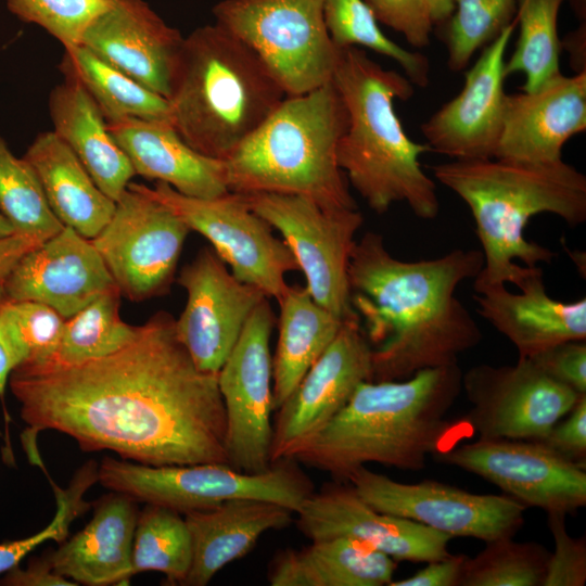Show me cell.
I'll use <instances>...</instances> for the list:
<instances>
[{
	"label": "cell",
	"mask_w": 586,
	"mask_h": 586,
	"mask_svg": "<svg viewBox=\"0 0 586 586\" xmlns=\"http://www.w3.org/2000/svg\"><path fill=\"white\" fill-rule=\"evenodd\" d=\"M9 383L26 447L55 430L85 451L109 449L141 464H228L218 373L195 366L167 311L111 355L65 367L23 362Z\"/></svg>",
	"instance_id": "cell-1"
},
{
	"label": "cell",
	"mask_w": 586,
	"mask_h": 586,
	"mask_svg": "<svg viewBox=\"0 0 586 586\" xmlns=\"http://www.w3.org/2000/svg\"><path fill=\"white\" fill-rule=\"evenodd\" d=\"M484 264L480 250L457 249L432 259L405 262L367 231L353 247L349 298L371 346L372 381L404 380L433 367L458 364L482 332L456 296Z\"/></svg>",
	"instance_id": "cell-2"
},
{
	"label": "cell",
	"mask_w": 586,
	"mask_h": 586,
	"mask_svg": "<svg viewBox=\"0 0 586 586\" xmlns=\"http://www.w3.org/2000/svg\"><path fill=\"white\" fill-rule=\"evenodd\" d=\"M462 390L458 364L422 369L396 381H365L347 404L289 459L335 481L368 463L420 471L443 450L446 416Z\"/></svg>",
	"instance_id": "cell-3"
},
{
	"label": "cell",
	"mask_w": 586,
	"mask_h": 586,
	"mask_svg": "<svg viewBox=\"0 0 586 586\" xmlns=\"http://www.w3.org/2000/svg\"><path fill=\"white\" fill-rule=\"evenodd\" d=\"M432 169L435 179L456 193L473 216L484 258L474 278L475 292L494 284H517L526 266L551 263L552 251L524 237L532 217L550 213L570 227L586 221V176L563 160H454Z\"/></svg>",
	"instance_id": "cell-4"
},
{
	"label": "cell",
	"mask_w": 586,
	"mask_h": 586,
	"mask_svg": "<svg viewBox=\"0 0 586 586\" xmlns=\"http://www.w3.org/2000/svg\"><path fill=\"white\" fill-rule=\"evenodd\" d=\"M332 81L347 112L336 157L348 183L379 215L405 202L417 217L435 218L436 186L420 165L431 150L407 136L394 109L395 99L412 97L411 81L358 47L337 49Z\"/></svg>",
	"instance_id": "cell-5"
},
{
	"label": "cell",
	"mask_w": 586,
	"mask_h": 586,
	"mask_svg": "<svg viewBox=\"0 0 586 586\" xmlns=\"http://www.w3.org/2000/svg\"><path fill=\"white\" fill-rule=\"evenodd\" d=\"M286 97L264 62L216 23L184 37L170 94V124L199 153L219 161Z\"/></svg>",
	"instance_id": "cell-6"
},
{
	"label": "cell",
	"mask_w": 586,
	"mask_h": 586,
	"mask_svg": "<svg viewBox=\"0 0 586 586\" xmlns=\"http://www.w3.org/2000/svg\"><path fill=\"white\" fill-rule=\"evenodd\" d=\"M347 120L332 80L286 95L224 161L228 191L295 194L328 209H357L336 157Z\"/></svg>",
	"instance_id": "cell-7"
},
{
	"label": "cell",
	"mask_w": 586,
	"mask_h": 586,
	"mask_svg": "<svg viewBox=\"0 0 586 586\" xmlns=\"http://www.w3.org/2000/svg\"><path fill=\"white\" fill-rule=\"evenodd\" d=\"M98 481L135 500L184 513L234 498L272 501L295 513L315 492L311 480L293 459L275 461L262 473H244L218 462L153 467L104 457Z\"/></svg>",
	"instance_id": "cell-8"
},
{
	"label": "cell",
	"mask_w": 586,
	"mask_h": 586,
	"mask_svg": "<svg viewBox=\"0 0 586 586\" xmlns=\"http://www.w3.org/2000/svg\"><path fill=\"white\" fill-rule=\"evenodd\" d=\"M213 15L256 53L286 95L332 80L337 49L324 24L322 0H222Z\"/></svg>",
	"instance_id": "cell-9"
},
{
	"label": "cell",
	"mask_w": 586,
	"mask_h": 586,
	"mask_svg": "<svg viewBox=\"0 0 586 586\" xmlns=\"http://www.w3.org/2000/svg\"><path fill=\"white\" fill-rule=\"evenodd\" d=\"M241 194V193H239ZM289 246L306 289L342 321L358 317L349 298L348 265L364 217L358 209H328L295 194H241Z\"/></svg>",
	"instance_id": "cell-10"
},
{
	"label": "cell",
	"mask_w": 586,
	"mask_h": 586,
	"mask_svg": "<svg viewBox=\"0 0 586 586\" xmlns=\"http://www.w3.org/2000/svg\"><path fill=\"white\" fill-rule=\"evenodd\" d=\"M139 188L169 207L190 228L204 235L240 281L277 301L289 285L285 275L298 270L294 255L272 227L239 193L212 199L183 195L164 182Z\"/></svg>",
	"instance_id": "cell-11"
},
{
	"label": "cell",
	"mask_w": 586,
	"mask_h": 586,
	"mask_svg": "<svg viewBox=\"0 0 586 586\" xmlns=\"http://www.w3.org/2000/svg\"><path fill=\"white\" fill-rule=\"evenodd\" d=\"M190 231L169 207L130 182L91 242L120 294L141 302L169 291Z\"/></svg>",
	"instance_id": "cell-12"
},
{
	"label": "cell",
	"mask_w": 586,
	"mask_h": 586,
	"mask_svg": "<svg viewBox=\"0 0 586 586\" xmlns=\"http://www.w3.org/2000/svg\"><path fill=\"white\" fill-rule=\"evenodd\" d=\"M275 317L265 297L247 319L218 372L226 411L228 464L244 473L267 471L271 462L272 358Z\"/></svg>",
	"instance_id": "cell-13"
},
{
	"label": "cell",
	"mask_w": 586,
	"mask_h": 586,
	"mask_svg": "<svg viewBox=\"0 0 586 586\" xmlns=\"http://www.w3.org/2000/svg\"><path fill=\"white\" fill-rule=\"evenodd\" d=\"M347 482L378 511L421 523L451 538L487 543L513 537L524 523L526 507L506 494H473L432 480L402 483L366 466L353 471Z\"/></svg>",
	"instance_id": "cell-14"
},
{
	"label": "cell",
	"mask_w": 586,
	"mask_h": 586,
	"mask_svg": "<svg viewBox=\"0 0 586 586\" xmlns=\"http://www.w3.org/2000/svg\"><path fill=\"white\" fill-rule=\"evenodd\" d=\"M470 426L484 440H543L583 395L550 378L530 358L481 364L462 373Z\"/></svg>",
	"instance_id": "cell-15"
},
{
	"label": "cell",
	"mask_w": 586,
	"mask_h": 586,
	"mask_svg": "<svg viewBox=\"0 0 586 586\" xmlns=\"http://www.w3.org/2000/svg\"><path fill=\"white\" fill-rule=\"evenodd\" d=\"M432 457L495 484L526 508L566 515L586 506L585 467L540 441L479 438Z\"/></svg>",
	"instance_id": "cell-16"
},
{
	"label": "cell",
	"mask_w": 586,
	"mask_h": 586,
	"mask_svg": "<svg viewBox=\"0 0 586 586\" xmlns=\"http://www.w3.org/2000/svg\"><path fill=\"white\" fill-rule=\"evenodd\" d=\"M372 381L371 346L358 317L344 320L335 339L276 410L271 462L289 459Z\"/></svg>",
	"instance_id": "cell-17"
},
{
	"label": "cell",
	"mask_w": 586,
	"mask_h": 586,
	"mask_svg": "<svg viewBox=\"0 0 586 586\" xmlns=\"http://www.w3.org/2000/svg\"><path fill=\"white\" fill-rule=\"evenodd\" d=\"M177 282L187 292L175 330L195 366L218 373L247 319L267 297L258 288L238 280L213 249H202L186 265Z\"/></svg>",
	"instance_id": "cell-18"
},
{
	"label": "cell",
	"mask_w": 586,
	"mask_h": 586,
	"mask_svg": "<svg viewBox=\"0 0 586 586\" xmlns=\"http://www.w3.org/2000/svg\"><path fill=\"white\" fill-rule=\"evenodd\" d=\"M300 531L310 540L349 537L395 561L431 562L451 553V537L409 519L378 511L349 482L335 481L314 492L295 512Z\"/></svg>",
	"instance_id": "cell-19"
},
{
	"label": "cell",
	"mask_w": 586,
	"mask_h": 586,
	"mask_svg": "<svg viewBox=\"0 0 586 586\" xmlns=\"http://www.w3.org/2000/svg\"><path fill=\"white\" fill-rule=\"evenodd\" d=\"M515 25L513 21L483 49L466 73L462 90L421 125L431 151L454 160L494 157L507 95L505 54Z\"/></svg>",
	"instance_id": "cell-20"
},
{
	"label": "cell",
	"mask_w": 586,
	"mask_h": 586,
	"mask_svg": "<svg viewBox=\"0 0 586 586\" xmlns=\"http://www.w3.org/2000/svg\"><path fill=\"white\" fill-rule=\"evenodd\" d=\"M116 286L91 240L64 226L25 254L1 288L10 300L46 304L67 319Z\"/></svg>",
	"instance_id": "cell-21"
},
{
	"label": "cell",
	"mask_w": 586,
	"mask_h": 586,
	"mask_svg": "<svg viewBox=\"0 0 586 586\" xmlns=\"http://www.w3.org/2000/svg\"><path fill=\"white\" fill-rule=\"evenodd\" d=\"M184 37L144 0H113L80 43L151 91L168 99Z\"/></svg>",
	"instance_id": "cell-22"
},
{
	"label": "cell",
	"mask_w": 586,
	"mask_h": 586,
	"mask_svg": "<svg viewBox=\"0 0 586 586\" xmlns=\"http://www.w3.org/2000/svg\"><path fill=\"white\" fill-rule=\"evenodd\" d=\"M586 129V71L561 73L538 89L507 94L495 158L531 163L562 160L564 144Z\"/></svg>",
	"instance_id": "cell-23"
},
{
	"label": "cell",
	"mask_w": 586,
	"mask_h": 586,
	"mask_svg": "<svg viewBox=\"0 0 586 586\" xmlns=\"http://www.w3.org/2000/svg\"><path fill=\"white\" fill-rule=\"evenodd\" d=\"M512 293L506 284H494L476 291L477 313L517 348L520 358L569 341L586 340L585 297L564 303L549 296L543 270L527 267Z\"/></svg>",
	"instance_id": "cell-24"
},
{
	"label": "cell",
	"mask_w": 586,
	"mask_h": 586,
	"mask_svg": "<svg viewBox=\"0 0 586 586\" xmlns=\"http://www.w3.org/2000/svg\"><path fill=\"white\" fill-rule=\"evenodd\" d=\"M106 123L136 175L192 198L212 199L229 192L224 161L195 151L170 123L140 118Z\"/></svg>",
	"instance_id": "cell-25"
},
{
	"label": "cell",
	"mask_w": 586,
	"mask_h": 586,
	"mask_svg": "<svg viewBox=\"0 0 586 586\" xmlns=\"http://www.w3.org/2000/svg\"><path fill=\"white\" fill-rule=\"evenodd\" d=\"M135 499L114 492L95 502L91 521L47 558L58 574L76 584H126L133 575Z\"/></svg>",
	"instance_id": "cell-26"
},
{
	"label": "cell",
	"mask_w": 586,
	"mask_h": 586,
	"mask_svg": "<svg viewBox=\"0 0 586 586\" xmlns=\"http://www.w3.org/2000/svg\"><path fill=\"white\" fill-rule=\"evenodd\" d=\"M293 513L280 504L252 498L186 512L192 562L182 585H207L219 570L247 555L264 533L289 526Z\"/></svg>",
	"instance_id": "cell-27"
},
{
	"label": "cell",
	"mask_w": 586,
	"mask_h": 586,
	"mask_svg": "<svg viewBox=\"0 0 586 586\" xmlns=\"http://www.w3.org/2000/svg\"><path fill=\"white\" fill-rule=\"evenodd\" d=\"M48 105L52 130L116 202L136 174L94 101L77 80L64 77L51 90Z\"/></svg>",
	"instance_id": "cell-28"
},
{
	"label": "cell",
	"mask_w": 586,
	"mask_h": 586,
	"mask_svg": "<svg viewBox=\"0 0 586 586\" xmlns=\"http://www.w3.org/2000/svg\"><path fill=\"white\" fill-rule=\"evenodd\" d=\"M24 158L61 224L89 240L97 237L110 221L116 202L97 186L73 151L49 130L36 136Z\"/></svg>",
	"instance_id": "cell-29"
},
{
	"label": "cell",
	"mask_w": 586,
	"mask_h": 586,
	"mask_svg": "<svg viewBox=\"0 0 586 586\" xmlns=\"http://www.w3.org/2000/svg\"><path fill=\"white\" fill-rule=\"evenodd\" d=\"M396 566L393 558L364 542L331 537L279 551L267 577L272 586H384Z\"/></svg>",
	"instance_id": "cell-30"
},
{
	"label": "cell",
	"mask_w": 586,
	"mask_h": 586,
	"mask_svg": "<svg viewBox=\"0 0 586 586\" xmlns=\"http://www.w3.org/2000/svg\"><path fill=\"white\" fill-rule=\"evenodd\" d=\"M279 337L272 358V404L277 410L326 352L343 321L319 305L306 286L289 285L278 300Z\"/></svg>",
	"instance_id": "cell-31"
},
{
	"label": "cell",
	"mask_w": 586,
	"mask_h": 586,
	"mask_svg": "<svg viewBox=\"0 0 586 586\" xmlns=\"http://www.w3.org/2000/svg\"><path fill=\"white\" fill-rule=\"evenodd\" d=\"M59 67L64 77L77 80L85 88L106 122L140 118L170 123L166 98L145 88L82 44L64 49Z\"/></svg>",
	"instance_id": "cell-32"
},
{
	"label": "cell",
	"mask_w": 586,
	"mask_h": 586,
	"mask_svg": "<svg viewBox=\"0 0 586 586\" xmlns=\"http://www.w3.org/2000/svg\"><path fill=\"white\" fill-rule=\"evenodd\" d=\"M118 288L111 289L65 319L60 341L46 360L33 364L74 366L105 357L131 342L138 326L124 322L119 316Z\"/></svg>",
	"instance_id": "cell-33"
},
{
	"label": "cell",
	"mask_w": 586,
	"mask_h": 586,
	"mask_svg": "<svg viewBox=\"0 0 586 586\" xmlns=\"http://www.w3.org/2000/svg\"><path fill=\"white\" fill-rule=\"evenodd\" d=\"M192 562V542L184 518L170 508L148 504L138 514L133 545V575L157 571L168 584L182 585Z\"/></svg>",
	"instance_id": "cell-34"
},
{
	"label": "cell",
	"mask_w": 586,
	"mask_h": 586,
	"mask_svg": "<svg viewBox=\"0 0 586 586\" xmlns=\"http://www.w3.org/2000/svg\"><path fill=\"white\" fill-rule=\"evenodd\" d=\"M562 1L517 0L520 36L514 52L506 61L505 73L525 75L522 91L536 90L561 73L558 15Z\"/></svg>",
	"instance_id": "cell-35"
},
{
	"label": "cell",
	"mask_w": 586,
	"mask_h": 586,
	"mask_svg": "<svg viewBox=\"0 0 586 586\" xmlns=\"http://www.w3.org/2000/svg\"><path fill=\"white\" fill-rule=\"evenodd\" d=\"M323 20L336 49L365 47L394 60L412 85L425 87L430 80L428 58L398 46L386 37L364 0H322Z\"/></svg>",
	"instance_id": "cell-36"
},
{
	"label": "cell",
	"mask_w": 586,
	"mask_h": 586,
	"mask_svg": "<svg viewBox=\"0 0 586 586\" xmlns=\"http://www.w3.org/2000/svg\"><path fill=\"white\" fill-rule=\"evenodd\" d=\"M0 213L12 225L14 233L44 241L64 228L52 213L31 165L24 157L15 156L1 136Z\"/></svg>",
	"instance_id": "cell-37"
},
{
	"label": "cell",
	"mask_w": 586,
	"mask_h": 586,
	"mask_svg": "<svg viewBox=\"0 0 586 586\" xmlns=\"http://www.w3.org/2000/svg\"><path fill=\"white\" fill-rule=\"evenodd\" d=\"M549 556L544 546L513 537L487 542L477 555L467 556L458 586H543Z\"/></svg>",
	"instance_id": "cell-38"
},
{
	"label": "cell",
	"mask_w": 586,
	"mask_h": 586,
	"mask_svg": "<svg viewBox=\"0 0 586 586\" xmlns=\"http://www.w3.org/2000/svg\"><path fill=\"white\" fill-rule=\"evenodd\" d=\"M517 12V0H455L446 33L447 64L458 72L473 54L492 42Z\"/></svg>",
	"instance_id": "cell-39"
},
{
	"label": "cell",
	"mask_w": 586,
	"mask_h": 586,
	"mask_svg": "<svg viewBox=\"0 0 586 586\" xmlns=\"http://www.w3.org/2000/svg\"><path fill=\"white\" fill-rule=\"evenodd\" d=\"M0 317L18 349L23 362L48 359L56 348L65 319L53 308L35 301H14L4 293Z\"/></svg>",
	"instance_id": "cell-40"
},
{
	"label": "cell",
	"mask_w": 586,
	"mask_h": 586,
	"mask_svg": "<svg viewBox=\"0 0 586 586\" xmlns=\"http://www.w3.org/2000/svg\"><path fill=\"white\" fill-rule=\"evenodd\" d=\"M113 0H7L8 10L18 20L35 24L62 43L64 49L80 43L89 24Z\"/></svg>",
	"instance_id": "cell-41"
},
{
	"label": "cell",
	"mask_w": 586,
	"mask_h": 586,
	"mask_svg": "<svg viewBox=\"0 0 586 586\" xmlns=\"http://www.w3.org/2000/svg\"><path fill=\"white\" fill-rule=\"evenodd\" d=\"M50 483L58 505L53 520L46 528L29 537L0 544V574L18 565L38 545L47 540L64 542L72 521L89 508V502L82 500L84 493L92 485L87 474L76 473L67 489L60 488L51 480Z\"/></svg>",
	"instance_id": "cell-42"
},
{
	"label": "cell",
	"mask_w": 586,
	"mask_h": 586,
	"mask_svg": "<svg viewBox=\"0 0 586 586\" xmlns=\"http://www.w3.org/2000/svg\"><path fill=\"white\" fill-rule=\"evenodd\" d=\"M555 551L549 556L543 586H584L586 583V540L566 531L565 514L547 513Z\"/></svg>",
	"instance_id": "cell-43"
},
{
	"label": "cell",
	"mask_w": 586,
	"mask_h": 586,
	"mask_svg": "<svg viewBox=\"0 0 586 586\" xmlns=\"http://www.w3.org/2000/svg\"><path fill=\"white\" fill-rule=\"evenodd\" d=\"M378 22L402 34L415 48L430 43L433 23L422 0H364Z\"/></svg>",
	"instance_id": "cell-44"
},
{
	"label": "cell",
	"mask_w": 586,
	"mask_h": 586,
	"mask_svg": "<svg viewBox=\"0 0 586 586\" xmlns=\"http://www.w3.org/2000/svg\"><path fill=\"white\" fill-rule=\"evenodd\" d=\"M550 378L586 394V343L563 342L530 358Z\"/></svg>",
	"instance_id": "cell-45"
},
{
	"label": "cell",
	"mask_w": 586,
	"mask_h": 586,
	"mask_svg": "<svg viewBox=\"0 0 586 586\" xmlns=\"http://www.w3.org/2000/svg\"><path fill=\"white\" fill-rule=\"evenodd\" d=\"M566 416L563 421L557 422L540 442L562 457L585 467L586 394L578 398Z\"/></svg>",
	"instance_id": "cell-46"
},
{
	"label": "cell",
	"mask_w": 586,
	"mask_h": 586,
	"mask_svg": "<svg viewBox=\"0 0 586 586\" xmlns=\"http://www.w3.org/2000/svg\"><path fill=\"white\" fill-rule=\"evenodd\" d=\"M466 555H450L444 559L426 562L428 565L413 575L392 581L388 586H458Z\"/></svg>",
	"instance_id": "cell-47"
},
{
	"label": "cell",
	"mask_w": 586,
	"mask_h": 586,
	"mask_svg": "<svg viewBox=\"0 0 586 586\" xmlns=\"http://www.w3.org/2000/svg\"><path fill=\"white\" fill-rule=\"evenodd\" d=\"M0 585L5 586H73L76 583L58 574L51 568L46 557L35 560L26 569L15 565L1 578Z\"/></svg>",
	"instance_id": "cell-48"
},
{
	"label": "cell",
	"mask_w": 586,
	"mask_h": 586,
	"mask_svg": "<svg viewBox=\"0 0 586 586\" xmlns=\"http://www.w3.org/2000/svg\"><path fill=\"white\" fill-rule=\"evenodd\" d=\"M43 242L44 240L28 234L12 233L0 237V286L20 259Z\"/></svg>",
	"instance_id": "cell-49"
},
{
	"label": "cell",
	"mask_w": 586,
	"mask_h": 586,
	"mask_svg": "<svg viewBox=\"0 0 586 586\" xmlns=\"http://www.w3.org/2000/svg\"><path fill=\"white\" fill-rule=\"evenodd\" d=\"M3 295L0 286V298ZM23 358L11 339L0 317V399L4 400L5 386L12 371L21 365Z\"/></svg>",
	"instance_id": "cell-50"
},
{
	"label": "cell",
	"mask_w": 586,
	"mask_h": 586,
	"mask_svg": "<svg viewBox=\"0 0 586 586\" xmlns=\"http://www.w3.org/2000/svg\"><path fill=\"white\" fill-rule=\"evenodd\" d=\"M425 4L431 21L441 24L450 18L455 11V0H422Z\"/></svg>",
	"instance_id": "cell-51"
},
{
	"label": "cell",
	"mask_w": 586,
	"mask_h": 586,
	"mask_svg": "<svg viewBox=\"0 0 586 586\" xmlns=\"http://www.w3.org/2000/svg\"><path fill=\"white\" fill-rule=\"evenodd\" d=\"M14 233V229L9 220L0 213V237Z\"/></svg>",
	"instance_id": "cell-52"
}]
</instances>
